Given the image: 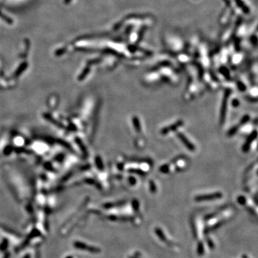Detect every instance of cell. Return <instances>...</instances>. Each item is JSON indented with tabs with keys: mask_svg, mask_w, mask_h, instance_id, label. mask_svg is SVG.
Listing matches in <instances>:
<instances>
[{
	"mask_svg": "<svg viewBox=\"0 0 258 258\" xmlns=\"http://www.w3.org/2000/svg\"><path fill=\"white\" fill-rule=\"evenodd\" d=\"M9 253H7V254H6L5 257H4V258H9Z\"/></svg>",
	"mask_w": 258,
	"mask_h": 258,
	"instance_id": "cell-11",
	"label": "cell"
},
{
	"mask_svg": "<svg viewBox=\"0 0 258 258\" xmlns=\"http://www.w3.org/2000/svg\"><path fill=\"white\" fill-rule=\"evenodd\" d=\"M222 196V194L220 192H215L213 194H210L207 195H203V196H198L195 198L196 201H207V200H211V199H219Z\"/></svg>",
	"mask_w": 258,
	"mask_h": 258,
	"instance_id": "cell-1",
	"label": "cell"
},
{
	"mask_svg": "<svg viewBox=\"0 0 258 258\" xmlns=\"http://www.w3.org/2000/svg\"><path fill=\"white\" fill-rule=\"evenodd\" d=\"M198 254L199 255H202L204 254V247H203L202 243H199L198 245Z\"/></svg>",
	"mask_w": 258,
	"mask_h": 258,
	"instance_id": "cell-7",
	"label": "cell"
},
{
	"mask_svg": "<svg viewBox=\"0 0 258 258\" xmlns=\"http://www.w3.org/2000/svg\"><path fill=\"white\" fill-rule=\"evenodd\" d=\"M25 258H29V256H28V255H27V256H26Z\"/></svg>",
	"mask_w": 258,
	"mask_h": 258,
	"instance_id": "cell-14",
	"label": "cell"
},
{
	"mask_svg": "<svg viewBox=\"0 0 258 258\" xmlns=\"http://www.w3.org/2000/svg\"><path fill=\"white\" fill-rule=\"evenodd\" d=\"M256 136H257V132H256V130H254L252 134L248 137L247 140H246L245 143H244V146H243V150H244V151H247V150H249V146H250L251 143H252L253 140L256 138Z\"/></svg>",
	"mask_w": 258,
	"mask_h": 258,
	"instance_id": "cell-3",
	"label": "cell"
},
{
	"mask_svg": "<svg viewBox=\"0 0 258 258\" xmlns=\"http://www.w3.org/2000/svg\"><path fill=\"white\" fill-rule=\"evenodd\" d=\"M238 201H239V204H244V202H245V199H244V196H241V197H239V199H238Z\"/></svg>",
	"mask_w": 258,
	"mask_h": 258,
	"instance_id": "cell-10",
	"label": "cell"
},
{
	"mask_svg": "<svg viewBox=\"0 0 258 258\" xmlns=\"http://www.w3.org/2000/svg\"><path fill=\"white\" fill-rule=\"evenodd\" d=\"M74 246H75V247L77 248V249H87V250L89 247V246H87V244H85V243L80 242H74Z\"/></svg>",
	"mask_w": 258,
	"mask_h": 258,
	"instance_id": "cell-5",
	"label": "cell"
},
{
	"mask_svg": "<svg viewBox=\"0 0 258 258\" xmlns=\"http://www.w3.org/2000/svg\"><path fill=\"white\" fill-rule=\"evenodd\" d=\"M66 258H72V257H71V256H69V257H67Z\"/></svg>",
	"mask_w": 258,
	"mask_h": 258,
	"instance_id": "cell-13",
	"label": "cell"
},
{
	"mask_svg": "<svg viewBox=\"0 0 258 258\" xmlns=\"http://www.w3.org/2000/svg\"><path fill=\"white\" fill-rule=\"evenodd\" d=\"M133 123H134L135 129H136V130H138V132H140V122H139V120H138V118H133Z\"/></svg>",
	"mask_w": 258,
	"mask_h": 258,
	"instance_id": "cell-6",
	"label": "cell"
},
{
	"mask_svg": "<svg viewBox=\"0 0 258 258\" xmlns=\"http://www.w3.org/2000/svg\"><path fill=\"white\" fill-rule=\"evenodd\" d=\"M7 244H8L7 240H6V239H4V240L3 241L2 244H1V247H0V249H1V251H4V249H6V247H7Z\"/></svg>",
	"mask_w": 258,
	"mask_h": 258,
	"instance_id": "cell-9",
	"label": "cell"
},
{
	"mask_svg": "<svg viewBox=\"0 0 258 258\" xmlns=\"http://www.w3.org/2000/svg\"><path fill=\"white\" fill-rule=\"evenodd\" d=\"M243 258H248V257H247V256H245V255H244V256H243Z\"/></svg>",
	"mask_w": 258,
	"mask_h": 258,
	"instance_id": "cell-12",
	"label": "cell"
},
{
	"mask_svg": "<svg viewBox=\"0 0 258 258\" xmlns=\"http://www.w3.org/2000/svg\"><path fill=\"white\" fill-rule=\"evenodd\" d=\"M87 250H88L89 252H90L92 253H98V252H100V249H98V248L94 247H88Z\"/></svg>",
	"mask_w": 258,
	"mask_h": 258,
	"instance_id": "cell-8",
	"label": "cell"
},
{
	"mask_svg": "<svg viewBox=\"0 0 258 258\" xmlns=\"http://www.w3.org/2000/svg\"><path fill=\"white\" fill-rule=\"evenodd\" d=\"M182 123H183L181 121L176 122V123L173 124V125H170V127H167V128H163V130H161V133H163V134H166V133H169V131H171V130H175V129H176V128H177L178 127V125H181V124H182Z\"/></svg>",
	"mask_w": 258,
	"mask_h": 258,
	"instance_id": "cell-4",
	"label": "cell"
},
{
	"mask_svg": "<svg viewBox=\"0 0 258 258\" xmlns=\"http://www.w3.org/2000/svg\"><path fill=\"white\" fill-rule=\"evenodd\" d=\"M178 138H180V140L182 141V143H183V144L187 147L188 150H191V151H194V150H195L194 149L195 148L194 145L192 144V143H191V142H190V140H188V138H186V137L184 135L182 134V133H178Z\"/></svg>",
	"mask_w": 258,
	"mask_h": 258,
	"instance_id": "cell-2",
	"label": "cell"
}]
</instances>
